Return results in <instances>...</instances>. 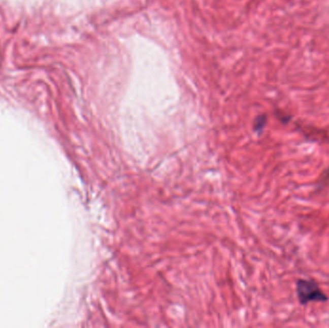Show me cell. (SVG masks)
<instances>
[{"instance_id":"cell-1","label":"cell","mask_w":329,"mask_h":328,"mask_svg":"<svg viewBox=\"0 0 329 328\" xmlns=\"http://www.w3.org/2000/svg\"><path fill=\"white\" fill-rule=\"evenodd\" d=\"M297 294L302 305L312 301H328V297L321 291L318 283L314 280L299 279L297 281Z\"/></svg>"},{"instance_id":"cell-2","label":"cell","mask_w":329,"mask_h":328,"mask_svg":"<svg viewBox=\"0 0 329 328\" xmlns=\"http://www.w3.org/2000/svg\"><path fill=\"white\" fill-rule=\"evenodd\" d=\"M329 184V168L326 170H324V172L321 173L320 179L318 180V190H321L322 188H324L325 186H327Z\"/></svg>"}]
</instances>
